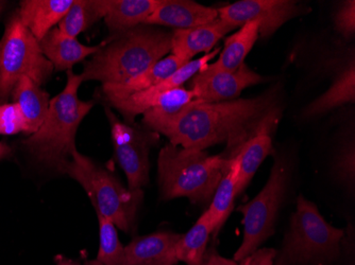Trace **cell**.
Masks as SVG:
<instances>
[{"instance_id": "cell-13", "label": "cell", "mask_w": 355, "mask_h": 265, "mask_svg": "<svg viewBox=\"0 0 355 265\" xmlns=\"http://www.w3.org/2000/svg\"><path fill=\"white\" fill-rule=\"evenodd\" d=\"M217 19L216 8L205 7L189 0H162L143 25L191 29L213 23Z\"/></svg>"}, {"instance_id": "cell-7", "label": "cell", "mask_w": 355, "mask_h": 265, "mask_svg": "<svg viewBox=\"0 0 355 265\" xmlns=\"http://www.w3.org/2000/svg\"><path fill=\"white\" fill-rule=\"evenodd\" d=\"M292 171L293 165L288 157L277 154L264 188L252 201L237 208L244 217V239L233 259L237 263L259 250L275 234L279 211L291 185Z\"/></svg>"}, {"instance_id": "cell-22", "label": "cell", "mask_w": 355, "mask_h": 265, "mask_svg": "<svg viewBox=\"0 0 355 265\" xmlns=\"http://www.w3.org/2000/svg\"><path fill=\"white\" fill-rule=\"evenodd\" d=\"M259 31L260 25L257 21H251L239 28L236 33L225 39L218 60L215 63L209 64L207 71L213 73H232L236 71L239 66L244 64L245 59L259 39Z\"/></svg>"}, {"instance_id": "cell-15", "label": "cell", "mask_w": 355, "mask_h": 265, "mask_svg": "<svg viewBox=\"0 0 355 265\" xmlns=\"http://www.w3.org/2000/svg\"><path fill=\"white\" fill-rule=\"evenodd\" d=\"M233 30L234 28L219 19L191 29L173 30L171 53L189 63L199 53H209L215 45Z\"/></svg>"}, {"instance_id": "cell-5", "label": "cell", "mask_w": 355, "mask_h": 265, "mask_svg": "<svg viewBox=\"0 0 355 265\" xmlns=\"http://www.w3.org/2000/svg\"><path fill=\"white\" fill-rule=\"evenodd\" d=\"M57 171L83 186L97 214L111 221L125 234L135 230L143 190L125 188L116 176L77 150Z\"/></svg>"}, {"instance_id": "cell-36", "label": "cell", "mask_w": 355, "mask_h": 265, "mask_svg": "<svg viewBox=\"0 0 355 265\" xmlns=\"http://www.w3.org/2000/svg\"><path fill=\"white\" fill-rule=\"evenodd\" d=\"M239 265H243V262H239Z\"/></svg>"}, {"instance_id": "cell-21", "label": "cell", "mask_w": 355, "mask_h": 265, "mask_svg": "<svg viewBox=\"0 0 355 265\" xmlns=\"http://www.w3.org/2000/svg\"><path fill=\"white\" fill-rule=\"evenodd\" d=\"M14 103L19 105L25 121V134H35L47 115L51 95L30 77H21L13 91Z\"/></svg>"}, {"instance_id": "cell-9", "label": "cell", "mask_w": 355, "mask_h": 265, "mask_svg": "<svg viewBox=\"0 0 355 265\" xmlns=\"http://www.w3.org/2000/svg\"><path fill=\"white\" fill-rule=\"evenodd\" d=\"M105 111L111 125L115 157L127 177L128 188L141 190L149 183V151L159 143V134L147 127L123 122L107 105Z\"/></svg>"}, {"instance_id": "cell-27", "label": "cell", "mask_w": 355, "mask_h": 265, "mask_svg": "<svg viewBox=\"0 0 355 265\" xmlns=\"http://www.w3.org/2000/svg\"><path fill=\"white\" fill-rule=\"evenodd\" d=\"M99 222V250L97 260L105 265H125V246L117 235L116 226L111 221L97 214Z\"/></svg>"}, {"instance_id": "cell-30", "label": "cell", "mask_w": 355, "mask_h": 265, "mask_svg": "<svg viewBox=\"0 0 355 265\" xmlns=\"http://www.w3.org/2000/svg\"><path fill=\"white\" fill-rule=\"evenodd\" d=\"M334 27L343 37L351 39L355 35V1L348 0L340 3L334 14Z\"/></svg>"}, {"instance_id": "cell-25", "label": "cell", "mask_w": 355, "mask_h": 265, "mask_svg": "<svg viewBox=\"0 0 355 265\" xmlns=\"http://www.w3.org/2000/svg\"><path fill=\"white\" fill-rule=\"evenodd\" d=\"M213 234V225L209 211L205 210L187 234L178 242V261L187 265H200L207 252L209 236Z\"/></svg>"}, {"instance_id": "cell-4", "label": "cell", "mask_w": 355, "mask_h": 265, "mask_svg": "<svg viewBox=\"0 0 355 265\" xmlns=\"http://www.w3.org/2000/svg\"><path fill=\"white\" fill-rule=\"evenodd\" d=\"M232 161L209 156L205 151L165 145L157 159L161 197L163 200L187 197L193 204H207Z\"/></svg>"}, {"instance_id": "cell-34", "label": "cell", "mask_w": 355, "mask_h": 265, "mask_svg": "<svg viewBox=\"0 0 355 265\" xmlns=\"http://www.w3.org/2000/svg\"><path fill=\"white\" fill-rule=\"evenodd\" d=\"M55 261H57V265H79L78 263H76L75 261L62 256H58Z\"/></svg>"}, {"instance_id": "cell-19", "label": "cell", "mask_w": 355, "mask_h": 265, "mask_svg": "<svg viewBox=\"0 0 355 265\" xmlns=\"http://www.w3.org/2000/svg\"><path fill=\"white\" fill-rule=\"evenodd\" d=\"M187 62L178 59L175 55H169L164 59L159 60L155 65L139 73L137 77L121 84H103L101 93L105 102L117 99H123L133 93H141L159 84L167 77H171L178 69L185 65Z\"/></svg>"}, {"instance_id": "cell-6", "label": "cell", "mask_w": 355, "mask_h": 265, "mask_svg": "<svg viewBox=\"0 0 355 265\" xmlns=\"http://www.w3.org/2000/svg\"><path fill=\"white\" fill-rule=\"evenodd\" d=\"M344 237V229L327 222L314 203L299 195L289 230L273 265H327L334 262L342 254Z\"/></svg>"}, {"instance_id": "cell-18", "label": "cell", "mask_w": 355, "mask_h": 265, "mask_svg": "<svg viewBox=\"0 0 355 265\" xmlns=\"http://www.w3.org/2000/svg\"><path fill=\"white\" fill-rule=\"evenodd\" d=\"M73 3V0H24L17 15L40 43L61 21Z\"/></svg>"}, {"instance_id": "cell-12", "label": "cell", "mask_w": 355, "mask_h": 265, "mask_svg": "<svg viewBox=\"0 0 355 265\" xmlns=\"http://www.w3.org/2000/svg\"><path fill=\"white\" fill-rule=\"evenodd\" d=\"M219 53H220V48H215L213 53H207L195 61L189 62L181 68L178 69L171 77L151 89L141 91V93H133V95H128L123 99L109 101L107 102V105L119 111V113H121L125 119V123L135 125L137 116L143 115L145 111L150 109L151 101L155 95H161L165 91H171L178 87H182L183 84L189 81L193 75H196L199 71L207 68L209 62L219 55Z\"/></svg>"}, {"instance_id": "cell-2", "label": "cell", "mask_w": 355, "mask_h": 265, "mask_svg": "<svg viewBox=\"0 0 355 265\" xmlns=\"http://www.w3.org/2000/svg\"><path fill=\"white\" fill-rule=\"evenodd\" d=\"M173 31L139 25L110 35L99 51L85 63V81L121 84L137 77L171 53Z\"/></svg>"}, {"instance_id": "cell-35", "label": "cell", "mask_w": 355, "mask_h": 265, "mask_svg": "<svg viewBox=\"0 0 355 265\" xmlns=\"http://www.w3.org/2000/svg\"><path fill=\"white\" fill-rule=\"evenodd\" d=\"M85 265H105V264H103V263L99 262V261L97 260V259H96V260L87 261V262L85 263Z\"/></svg>"}, {"instance_id": "cell-3", "label": "cell", "mask_w": 355, "mask_h": 265, "mask_svg": "<svg viewBox=\"0 0 355 265\" xmlns=\"http://www.w3.org/2000/svg\"><path fill=\"white\" fill-rule=\"evenodd\" d=\"M67 85L53 98L41 127L24 141L32 157L47 168L58 170L71 158L76 147L78 127L93 109L94 100H80L78 91L83 83L81 75L67 71Z\"/></svg>"}, {"instance_id": "cell-10", "label": "cell", "mask_w": 355, "mask_h": 265, "mask_svg": "<svg viewBox=\"0 0 355 265\" xmlns=\"http://www.w3.org/2000/svg\"><path fill=\"white\" fill-rule=\"evenodd\" d=\"M311 10L294 0H241L223 6L217 11L218 19L234 29L257 21L260 25L259 35L268 39L285 23L310 13Z\"/></svg>"}, {"instance_id": "cell-29", "label": "cell", "mask_w": 355, "mask_h": 265, "mask_svg": "<svg viewBox=\"0 0 355 265\" xmlns=\"http://www.w3.org/2000/svg\"><path fill=\"white\" fill-rule=\"evenodd\" d=\"M26 125L21 109L16 103L0 105V134L25 133Z\"/></svg>"}, {"instance_id": "cell-20", "label": "cell", "mask_w": 355, "mask_h": 265, "mask_svg": "<svg viewBox=\"0 0 355 265\" xmlns=\"http://www.w3.org/2000/svg\"><path fill=\"white\" fill-rule=\"evenodd\" d=\"M354 100L355 65L353 57L351 61L343 67L342 71L337 73L328 91L303 109L302 117L304 119L317 118L319 116L326 115L336 107L348 103H354Z\"/></svg>"}, {"instance_id": "cell-8", "label": "cell", "mask_w": 355, "mask_h": 265, "mask_svg": "<svg viewBox=\"0 0 355 265\" xmlns=\"http://www.w3.org/2000/svg\"><path fill=\"white\" fill-rule=\"evenodd\" d=\"M53 66L42 53L39 41L23 25L17 13L6 27L0 42V105L8 100L21 77L42 86L53 75Z\"/></svg>"}, {"instance_id": "cell-23", "label": "cell", "mask_w": 355, "mask_h": 265, "mask_svg": "<svg viewBox=\"0 0 355 265\" xmlns=\"http://www.w3.org/2000/svg\"><path fill=\"white\" fill-rule=\"evenodd\" d=\"M272 134L261 133L245 143L235 158L239 161L237 177V195L241 194L250 184L253 176L268 155L272 154Z\"/></svg>"}, {"instance_id": "cell-16", "label": "cell", "mask_w": 355, "mask_h": 265, "mask_svg": "<svg viewBox=\"0 0 355 265\" xmlns=\"http://www.w3.org/2000/svg\"><path fill=\"white\" fill-rule=\"evenodd\" d=\"M162 0H95L111 35L143 25Z\"/></svg>"}, {"instance_id": "cell-17", "label": "cell", "mask_w": 355, "mask_h": 265, "mask_svg": "<svg viewBox=\"0 0 355 265\" xmlns=\"http://www.w3.org/2000/svg\"><path fill=\"white\" fill-rule=\"evenodd\" d=\"M42 53L53 64L55 71H71L73 66L85 61L99 51L101 45L87 46L75 37H67L53 28L40 42Z\"/></svg>"}, {"instance_id": "cell-33", "label": "cell", "mask_w": 355, "mask_h": 265, "mask_svg": "<svg viewBox=\"0 0 355 265\" xmlns=\"http://www.w3.org/2000/svg\"><path fill=\"white\" fill-rule=\"evenodd\" d=\"M11 154V147L5 143H0V159L6 158Z\"/></svg>"}, {"instance_id": "cell-32", "label": "cell", "mask_w": 355, "mask_h": 265, "mask_svg": "<svg viewBox=\"0 0 355 265\" xmlns=\"http://www.w3.org/2000/svg\"><path fill=\"white\" fill-rule=\"evenodd\" d=\"M200 265H239L236 261L221 257L214 248H207Z\"/></svg>"}, {"instance_id": "cell-1", "label": "cell", "mask_w": 355, "mask_h": 265, "mask_svg": "<svg viewBox=\"0 0 355 265\" xmlns=\"http://www.w3.org/2000/svg\"><path fill=\"white\" fill-rule=\"evenodd\" d=\"M284 95L281 82L248 99L207 103L193 99L175 113L149 109L143 113L147 129L166 136L185 150L205 151L225 145L223 158L234 159L241 147L261 133L273 134L282 119Z\"/></svg>"}, {"instance_id": "cell-14", "label": "cell", "mask_w": 355, "mask_h": 265, "mask_svg": "<svg viewBox=\"0 0 355 265\" xmlns=\"http://www.w3.org/2000/svg\"><path fill=\"white\" fill-rule=\"evenodd\" d=\"M181 234L168 231L139 237L125 246V265H175Z\"/></svg>"}, {"instance_id": "cell-26", "label": "cell", "mask_w": 355, "mask_h": 265, "mask_svg": "<svg viewBox=\"0 0 355 265\" xmlns=\"http://www.w3.org/2000/svg\"><path fill=\"white\" fill-rule=\"evenodd\" d=\"M95 0H73V5L59 23V30L67 37H77L92 25L101 21Z\"/></svg>"}, {"instance_id": "cell-28", "label": "cell", "mask_w": 355, "mask_h": 265, "mask_svg": "<svg viewBox=\"0 0 355 265\" xmlns=\"http://www.w3.org/2000/svg\"><path fill=\"white\" fill-rule=\"evenodd\" d=\"M333 171L335 176L347 188H352L355 181V147L354 139L347 138L340 145L335 156Z\"/></svg>"}, {"instance_id": "cell-24", "label": "cell", "mask_w": 355, "mask_h": 265, "mask_svg": "<svg viewBox=\"0 0 355 265\" xmlns=\"http://www.w3.org/2000/svg\"><path fill=\"white\" fill-rule=\"evenodd\" d=\"M239 161L234 158L229 170L225 173L220 183L213 195L209 208V217L212 220L213 234L217 235L223 226L234 207L235 197H237V177H239Z\"/></svg>"}, {"instance_id": "cell-11", "label": "cell", "mask_w": 355, "mask_h": 265, "mask_svg": "<svg viewBox=\"0 0 355 265\" xmlns=\"http://www.w3.org/2000/svg\"><path fill=\"white\" fill-rule=\"evenodd\" d=\"M266 79L245 63L232 73H213L205 68L189 80V91H193L195 99L202 102H225L235 100L245 89L262 84Z\"/></svg>"}, {"instance_id": "cell-31", "label": "cell", "mask_w": 355, "mask_h": 265, "mask_svg": "<svg viewBox=\"0 0 355 265\" xmlns=\"http://www.w3.org/2000/svg\"><path fill=\"white\" fill-rule=\"evenodd\" d=\"M277 252L272 248H259L241 261L243 265H273Z\"/></svg>"}]
</instances>
